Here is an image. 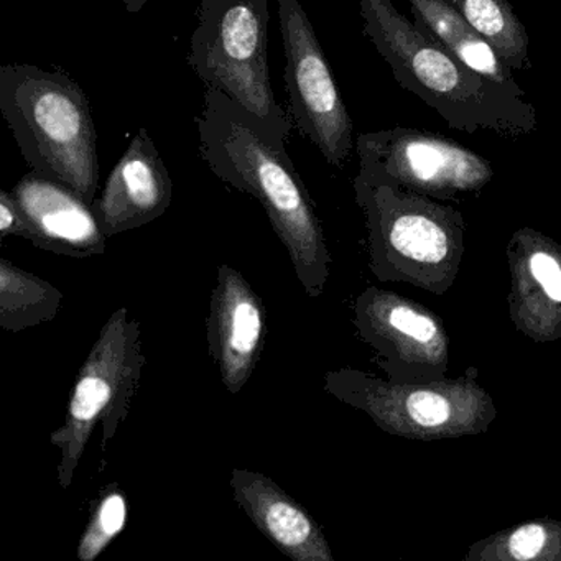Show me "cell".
Instances as JSON below:
<instances>
[{"mask_svg":"<svg viewBox=\"0 0 561 561\" xmlns=\"http://www.w3.org/2000/svg\"><path fill=\"white\" fill-rule=\"evenodd\" d=\"M172 198V176L147 129H140L107 176L93 211L110 239L156 221Z\"/></svg>","mask_w":561,"mask_h":561,"instance_id":"30bf717a","label":"cell"},{"mask_svg":"<svg viewBox=\"0 0 561 561\" xmlns=\"http://www.w3.org/2000/svg\"><path fill=\"white\" fill-rule=\"evenodd\" d=\"M387 321L393 330L407 334V336L415 337L420 343H430V341L435 340L436 333H438L436 324L430 318L415 313V311L405 307L392 308L390 313L387 314Z\"/></svg>","mask_w":561,"mask_h":561,"instance_id":"e0dca14e","label":"cell"},{"mask_svg":"<svg viewBox=\"0 0 561 561\" xmlns=\"http://www.w3.org/2000/svg\"><path fill=\"white\" fill-rule=\"evenodd\" d=\"M531 275L538 284H547L554 275L561 274L560 264L543 252H537L530 261Z\"/></svg>","mask_w":561,"mask_h":561,"instance_id":"ffe728a7","label":"cell"},{"mask_svg":"<svg viewBox=\"0 0 561 561\" xmlns=\"http://www.w3.org/2000/svg\"><path fill=\"white\" fill-rule=\"evenodd\" d=\"M547 530L543 525L527 524L517 528L508 540V551L515 560H531L543 550Z\"/></svg>","mask_w":561,"mask_h":561,"instance_id":"ac0fdd59","label":"cell"},{"mask_svg":"<svg viewBox=\"0 0 561 561\" xmlns=\"http://www.w3.org/2000/svg\"><path fill=\"white\" fill-rule=\"evenodd\" d=\"M409 4L416 21L422 22L430 34L462 64L514 93L527 96L520 84L515 81L511 68L462 18L451 0H409Z\"/></svg>","mask_w":561,"mask_h":561,"instance_id":"7c38bea8","label":"cell"},{"mask_svg":"<svg viewBox=\"0 0 561 561\" xmlns=\"http://www.w3.org/2000/svg\"><path fill=\"white\" fill-rule=\"evenodd\" d=\"M511 70H530L528 34L508 0H451Z\"/></svg>","mask_w":561,"mask_h":561,"instance_id":"5bb4252c","label":"cell"},{"mask_svg":"<svg viewBox=\"0 0 561 561\" xmlns=\"http://www.w3.org/2000/svg\"><path fill=\"white\" fill-rule=\"evenodd\" d=\"M64 304V294L50 282L0 259V328L19 333L50 323Z\"/></svg>","mask_w":561,"mask_h":561,"instance_id":"4fadbf2b","label":"cell"},{"mask_svg":"<svg viewBox=\"0 0 561 561\" xmlns=\"http://www.w3.org/2000/svg\"><path fill=\"white\" fill-rule=\"evenodd\" d=\"M0 113L34 172L93 205L100 185L98 134L83 88L61 70L0 67Z\"/></svg>","mask_w":561,"mask_h":561,"instance_id":"3957f363","label":"cell"},{"mask_svg":"<svg viewBox=\"0 0 561 561\" xmlns=\"http://www.w3.org/2000/svg\"><path fill=\"white\" fill-rule=\"evenodd\" d=\"M127 518L129 501L126 491L116 482L106 485L91 504L90 518L78 543V560L96 561L123 534Z\"/></svg>","mask_w":561,"mask_h":561,"instance_id":"9a60e30c","label":"cell"},{"mask_svg":"<svg viewBox=\"0 0 561 561\" xmlns=\"http://www.w3.org/2000/svg\"><path fill=\"white\" fill-rule=\"evenodd\" d=\"M267 337V311L244 275L222 264L209 300L206 340L209 357L218 367L229 393L241 392L259 360Z\"/></svg>","mask_w":561,"mask_h":561,"instance_id":"ba28073f","label":"cell"},{"mask_svg":"<svg viewBox=\"0 0 561 561\" xmlns=\"http://www.w3.org/2000/svg\"><path fill=\"white\" fill-rule=\"evenodd\" d=\"M229 485L252 524L285 557L294 561H333L318 522L274 479L251 469H232Z\"/></svg>","mask_w":561,"mask_h":561,"instance_id":"8fae6325","label":"cell"},{"mask_svg":"<svg viewBox=\"0 0 561 561\" xmlns=\"http://www.w3.org/2000/svg\"><path fill=\"white\" fill-rule=\"evenodd\" d=\"M285 50L288 114L330 165L343 167L354 149L353 121L300 0H278Z\"/></svg>","mask_w":561,"mask_h":561,"instance_id":"8992f818","label":"cell"},{"mask_svg":"<svg viewBox=\"0 0 561 561\" xmlns=\"http://www.w3.org/2000/svg\"><path fill=\"white\" fill-rule=\"evenodd\" d=\"M186 64L287 142L295 124L268 77L267 0H202Z\"/></svg>","mask_w":561,"mask_h":561,"instance_id":"277c9868","label":"cell"},{"mask_svg":"<svg viewBox=\"0 0 561 561\" xmlns=\"http://www.w3.org/2000/svg\"><path fill=\"white\" fill-rule=\"evenodd\" d=\"M195 123L206 165L221 182L261 203L305 294L320 297L330 274V255L310 193L285 149L287 142L215 88H206Z\"/></svg>","mask_w":561,"mask_h":561,"instance_id":"6da1fadb","label":"cell"},{"mask_svg":"<svg viewBox=\"0 0 561 561\" xmlns=\"http://www.w3.org/2000/svg\"><path fill=\"white\" fill-rule=\"evenodd\" d=\"M359 9L364 35L397 84L435 110L451 129L502 139L537 133V110L527 96L471 70L422 22L400 14L392 0H359Z\"/></svg>","mask_w":561,"mask_h":561,"instance_id":"7a4b0ae2","label":"cell"},{"mask_svg":"<svg viewBox=\"0 0 561 561\" xmlns=\"http://www.w3.org/2000/svg\"><path fill=\"white\" fill-rule=\"evenodd\" d=\"M360 173L393 186L426 192H469L492 176L488 160L435 133L393 127L356 139Z\"/></svg>","mask_w":561,"mask_h":561,"instance_id":"52a82bcc","label":"cell"},{"mask_svg":"<svg viewBox=\"0 0 561 561\" xmlns=\"http://www.w3.org/2000/svg\"><path fill=\"white\" fill-rule=\"evenodd\" d=\"M9 236L31 239V226L11 192H0V238Z\"/></svg>","mask_w":561,"mask_h":561,"instance_id":"d6986e66","label":"cell"},{"mask_svg":"<svg viewBox=\"0 0 561 561\" xmlns=\"http://www.w3.org/2000/svg\"><path fill=\"white\" fill-rule=\"evenodd\" d=\"M129 14H139L149 0H123Z\"/></svg>","mask_w":561,"mask_h":561,"instance_id":"7402d4cb","label":"cell"},{"mask_svg":"<svg viewBox=\"0 0 561 561\" xmlns=\"http://www.w3.org/2000/svg\"><path fill=\"white\" fill-rule=\"evenodd\" d=\"M144 366L146 354L139 321L130 314L129 308H117L101 328L96 343L78 373L64 425L50 435L51 445L60 449L57 478L61 488L73 484L98 425L103 430L101 446L106 451L129 415Z\"/></svg>","mask_w":561,"mask_h":561,"instance_id":"5b68a950","label":"cell"},{"mask_svg":"<svg viewBox=\"0 0 561 561\" xmlns=\"http://www.w3.org/2000/svg\"><path fill=\"white\" fill-rule=\"evenodd\" d=\"M541 287H543V290L547 291L551 300L561 301V274L554 275L553 278H550Z\"/></svg>","mask_w":561,"mask_h":561,"instance_id":"44dd1931","label":"cell"},{"mask_svg":"<svg viewBox=\"0 0 561 561\" xmlns=\"http://www.w3.org/2000/svg\"><path fill=\"white\" fill-rule=\"evenodd\" d=\"M11 193L31 226L28 241L35 248L73 259L106 254L107 236L93 205L70 186L32 170Z\"/></svg>","mask_w":561,"mask_h":561,"instance_id":"9c48e42d","label":"cell"},{"mask_svg":"<svg viewBox=\"0 0 561 561\" xmlns=\"http://www.w3.org/2000/svg\"><path fill=\"white\" fill-rule=\"evenodd\" d=\"M407 412L412 416L413 422L422 426L443 425L449 419L448 400L435 392H416L407 400Z\"/></svg>","mask_w":561,"mask_h":561,"instance_id":"2e32d148","label":"cell"}]
</instances>
